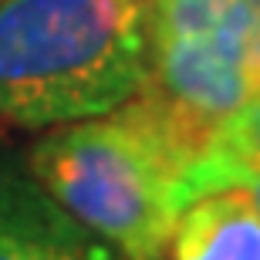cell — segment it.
Wrapping results in <instances>:
<instances>
[{
    "mask_svg": "<svg viewBox=\"0 0 260 260\" xmlns=\"http://www.w3.org/2000/svg\"><path fill=\"white\" fill-rule=\"evenodd\" d=\"M27 169L125 260H166L186 200V162L128 105L54 125Z\"/></svg>",
    "mask_w": 260,
    "mask_h": 260,
    "instance_id": "2",
    "label": "cell"
},
{
    "mask_svg": "<svg viewBox=\"0 0 260 260\" xmlns=\"http://www.w3.org/2000/svg\"><path fill=\"white\" fill-rule=\"evenodd\" d=\"M247 176H260V95L247 98L216 125L206 152L186 176V200L223 186H240Z\"/></svg>",
    "mask_w": 260,
    "mask_h": 260,
    "instance_id": "5",
    "label": "cell"
},
{
    "mask_svg": "<svg viewBox=\"0 0 260 260\" xmlns=\"http://www.w3.org/2000/svg\"><path fill=\"white\" fill-rule=\"evenodd\" d=\"M240 186H247V189H250V193H253V200L260 203V176H247V179H243Z\"/></svg>",
    "mask_w": 260,
    "mask_h": 260,
    "instance_id": "8",
    "label": "cell"
},
{
    "mask_svg": "<svg viewBox=\"0 0 260 260\" xmlns=\"http://www.w3.org/2000/svg\"><path fill=\"white\" fill-rule=\"evenodd\" d=\"M145 68V0H0V118L10 125L108 115Z\"/></svg>",
    "mask_w": 260,
    "mask_h": 260,
    "instance_id": "1",
    "label": "cell"
},
{
    "mask_svg": "<svg viewBox=\"0 0 260 260\" xmlns=\"http://www.w3.org/2000/svg\"><path fill=\"white\" fill-rule=\"evenodd\" d=\"M0 260H118V253L75 220L27 162L0 155Z\"/></svg>",
    "mask_w": 260,
    "mask_h": 260,
    "instance_id": "3",
    "label": "cell"
},
{
    "mask_svg": "<svg viewBox=\"0 0 260 260\" xmlns=\"http://www.w3.org/2000/svg\"><path fill=\"white\" fill-rule=\"evenodd\" d=\"M226 27L240 51V68L250 88V98L260 95V0H233Z\"/></svg>",
    "mask_w": 260,
    "mask_h": 260,
    "instance_id": "7",
    "label": "cell"
},
{
    "mask_svg": "<svg viewBox=\"0 0 260 260\" xmlns=\"http://www.w3.org/2000/svg\"><path fill=\"white\" fill-rule=\"evenodd\" d=\"M173 260H260V203L247 186H223L183 206L169 237Z\"/></svg>",
    "mask_w": 260,
    "mask_h": 260,
    "instance_id": "4",
    "label": "cell"
},
{
    "mask_svg": "<svg viewBox=\"0 0 260 260\" xmlns=\"http://www.w3.org/2000/svg\"><path fill=\"white\" fill-rule=\"evenodd\" d=\"M233 0H145L149 44L203 38L223 24Z\"/></svg>",
    "mask_w": 260,
    "mask_h": 260,
    "instance_id": "6",
    "label": "cell"
}]
</instances>
